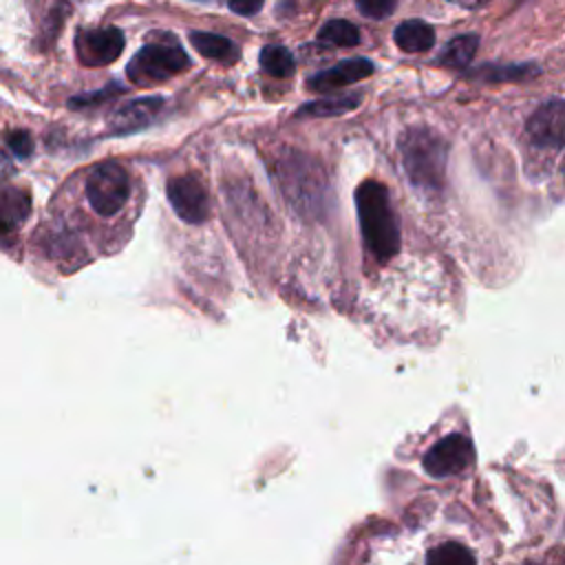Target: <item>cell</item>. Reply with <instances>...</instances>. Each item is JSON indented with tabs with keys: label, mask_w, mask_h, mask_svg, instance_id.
Here are the masks:
<instances>
[{
	"label": "cell",
	"mask_w": 565,
	"mask_h": 565,
	"mask_svg": "<svg viewBox=\"0 0 565 565\" xmlns=\"http://www.w3.org/2000/svg\"><path fill=\"white\" fill-rule=\"evenodd\" d=\"M355 210L366 249L386 263L399 252V223L386 188L380 181H362L355 190Z\"/></svg>",
	"instance_id": "obj_1"
},
{
	"label": "cell",
	"mask_w": 565,
	"mask_h": 565,
	"mask_svg": "<svg viewBox=\"0 0 565 565\" xmlns=\"http://www.w3.org/2000/svg\"><path fill=\"white\" fill-rule=\"evenodd\" d=\"M130 196L128 172L115 161L97 163L86 179V199L99 216H115Z\"/></svg>",
	"instance_id": "obj_3"
},
{
	"label": "cell",
	"mask_w": 565,
	"mask_h": 565,
	"mask_svg": "<svg viewBox=\"0 0 565 565\" xmlns=\"http://www.w3.org/2000/svg\"><path fill=\"white\" fill-rule=\"evenodd\" d=\"M31 212L26 192L15 188L0 190V234L15 230Z\"/></svg>",
	"instance_id": "obj_12"
},
{
	"label": "cell",
	"mask_w": 565,
	"mask_h": 565,
	"mask_svg": "<svg viewBox=\"0 0 565 565\" xmlns=\"http://www.w3.org/2000/svg\"><path fill=\"white\" fill-rule=\"evenodd\" d=\"M450 2L461 4V7H466V9H479V7H483L488 0H450Z\"/></svg>",
	"instance_id": "obj_24"
},
{
	"label": "cell",
	"mask_w": 565,
	"mask_h": 565,
	"mask_svg": "<svg viewBox=\"0 0 565 565\" xmlns=\"http://www.w3.org/2000/svg\"><path fill=\"white\" fill-rule=\"evenodd\" d=\"M190 44L210 60H234L238 57V49L232 40L218 33H207V31H192L190 33Z\"/></svg>",
	"instance_id": "obj_14"
},
{
	"label": "cell",
	"mask_w": 565,
	"mask_h": 565,
	"mask_svg": "<svg viewBox=\"0 0 565 565\" xmlns=\"http://www.w3.org/2000/svg\"><path fill=\"white\" fill-rule=\"evenodd\" d=\"M9 172H11V161H9V157L4 154V150L0 148V179H4Z\"/></svg>",
	"instance_id": "obj_23"
},
{
	"label": "cell",
	"mask_w": 565,
	"mask_h": 565,
	"mask_svg": "<svg viewBox=\"0 0 565 565\" xmlns=\"http://www.w3.org/2000/svg\"><path fill=\"white\" fill-rule=\"evenodd\" d=\"M190 66L188 53L177 44H146L128 64V77L137 86L157 84Z\"/></svg>",
	"instance_id": "obj_4"
},
{
	"label": "cell",
	"mask_w": 565,
	"mask_h": 565,
	"mask_svg": "<svg viewBox=\"0 0 565 565\" xmlns=\"http://www.w3.org/2000/svg\"><path fill=\"white\" fill-rule=\"evenodd\" d=\"M395 4H397V0H355L358 11L371 20L388 18L395 11Z\"/></svg>",
	"instance_id": "obj_20"
},
{
	"label": "cell",
	"mask_w": 565,
	"mask_h": 565,
	"mask_svg": "<svg viewBox=\"0 0 565 565\" xmlns=\"http://www.w3.org/2000/svg\"><path fill=\"white\" fill-rule=\"evenodd\" d=\"M7 146L18 159H26L33 154V137L26 130H11L7 132Z\"/></svg>",
	"instance_id": "obj_21"
},
{
	"label": "cell",
	"mask_w": 565,
	"mask_h": 565,
	"mask_svg": "<svg viewBox=\"0 0 565 565\" xmlns=\"http://www.w3.org/2000/svg\"><path fill=\"white\" fill-rule=\"evenodd\" d=\"M161 108H163V97H159V95H150V97L128 102L110 115L108 132L110 135L137 132L141 128H146Z\"/></svg>",
	"instance_id": "obj_10"
},
{
	"label": "cell",
	"mask_w": 565,
	"mask_h": 565,
	"mask_svg": "<svg viewBox=\"0 0 565 565\" xmlns=\"http://www.w3.org/2000/svg\"><path fill=\"white\" fill-rule=\"evenodd\" d=\"M525 132L536 148L561 150L565 146V102L550 99L527 119Z\"/></svg>",
	"instance_id": "obj_6"
},
{
	"label": "cell",
	"mask_w": 565,
	"mask_h": 565,
	"mask_svg": "<svg viewBox=\"0 0 565 565\" xmlns=\"http://www.w3.org/2000/svg\"><path fill=\"white\" fill-rule=\"evenodd\" d=\"M399 154L413 188L424 194H439L444 190L448 143L437 130L426 126L408 128L399 137Z\"/></svg>",
	"instance_id": "obj_2"
},
{
	"label": "cell",
	"mask_w": 565,
	"mask_h": 565,
	"mask_svg": "<svg viewBox=\"0 0 565 565\" xmlns=\"http://www.w3.org/2000/svg\"><path fill=\"white\" fill-rule=\"evenodd\" d=\"M318 42L327 46H355L360 42V31L349 20H329L318 31Z\"/></svg>",
	"instance_id": "obj_17"
},
{
	"label": "cell",
	"mask_w": 565,
	"mask_h": 565,
	"mask_svg": "<svg viewBox=\"0 0 565 565\" xmlns=\"http://www.w3.org/2000/svg\"><path fill=\"white\" fill-rule=\"evenodd\" d=\"M168 201L174 214L192 225L203 223L210 216V199L203 183L192 174H181L168 181L166 185Z\"/></svg>",
	"instance_id": "obj_5"
},
{
	"label": "cell",
	"mask_w": 565,
	"mask_h": 565,
	"mask_svg": "<svg viewBox=\"0 0 565 565\" xmlns=\"http://www.w3.org/2000/svg\"><path fill=\"white\" fill-rule=\"evenodd\" d=\"M530 565H547V563H530Z\"/></svg>",
	"instance_id": "obj_25"
},
{
	"label": "cell",
	"mask_w": 565,
	"mask_h": 565,
	"mask_svg": "<svg viewBox=\"0 0 565 565\" xmlns=\"http://www.w3.org/2000/svg\"><path fill=\"white\" fill-rule=\"evenodd\" d=\"M260 66L274 77H289L294 73V57L285 46L269 44L260 51Z\"/></svg>",
	"instance_id": "obj_18"
},
{
	"label": "cell",
	"mask_w": 565,
	"mask_h": 565,
	"mask_svg": "<svg viewBox=\"0 0 565 565\" xmlns=\"http://www.w3.org/2000/svg\"><path fill=\"white\" fill-rule=\"evenodd\" d=\"M479 46V38L475 33H463L452 38L437 55V62L444 66H452V68H461L468 66L477 53Z\"/></svg>",
	"instance_id": "obj_15"
},
{
	"label": "cell",
	"mask_w": 565,
	"mask_h": 565,
	"mask_svg": "<svg viewBox=\"0 0 565 565\" xmlns=\"http://www.w3.org/2000/svg\"><path fill=\"white\" fill-rule=\"evenodd\" d=\"M373 68H375L373 62L366 57H349V60L338 62L335 66L313 73L307 79V88L313 93H327L333 88H342V86H349L353 82L369 77L373 73Z\"/></svg>",
	"instance_id": "obj_9"
},
{
	"label": "cell",
	"mask_w": 565,
	"mask_h": 565,
	"mask_svg": "<svg viewBox=\"0 0 565 565\" xmlns=\"http://www.w3.org/2000/svg\"><path fill=\"white\" fill-rule=\"evenodd\" d=\"M360 102H362L360 93L320 97L316 102H309V104L300 106L296 117H335V115H344V113L358 108Z\"/></svg>",
	"instance_id": "obj_13"
},
{
	"label": "cell",
	"mask_w": 565,
	"mask_h": 565,
	"mask_svg": "<svg viewBox=\"0 0 565 565\" xmlns=\"http://www.w3.org/2000/svg\"><path fill=\"white\" fill-rule=\"evenodd\" d=\"M536 68L532 64H508V66H501V64H488L479 71H472L475 77H481V79H488V82H519V79H525L530 75H534Z\"/></svg>",
	"instance_id": "obj_19"
},
{
	"label": "cell",
	"mask_w": 565,
	"mask_h": 565,
	"mask_svg": "<svg viewBox=\"0 0 565 565\" xmlns=\"http://www.w3.org/2000/svg\"><path fill=\"white\" fill-rule=\"evenodd\" d=\"M77 55L84 64H110L124 51V33L117 26L88 29L77 35Z\"/></svg>",
	"instance_id": "obj_8"
},
{
	"label": "cell",
	"mask_w": 565,
	"mask_h": 565,
	"mask_svg": "<svg viewBox=\"0 0 565 565\" xmlns=\"http://www.w3.org/2000/svg\"><path fill=\"white\" fill-rule=\"evenodd\" d=\"M424 565H477V556L459 541H444L426 554Z\"/></svg>",
	"instance_id": "obj_16"
},
{
	"label": "cell",
	"mask_w": 565,
	"mask_h": 565,
	"mask_svg": "<svg viewBox=\"0 0 565 565\" xmlns=\"http://www.w3.org/2000/svg\"><path fill=\"white\" fill-rule=\"evenodd\" d=\"M393 40L406 53H422L435 44V31L424 20H404L395 26Z\"/></svg>",
	"instance_id": "obj_11"
},
{
	"label": "cell",
	"mask_w": 565,
	"mask_h": 565,
	"mask_svg": "<svg viewBox=\"0 0 565 565\" xmlns=\"http://www.w3.org/2000/svg\"><path fill=\"white\" fill-rule=\"evenodd\" d=\"M196 2H207V0H196Z\"/></svg>",
	"instance_id": "obj_26"
},
{
	"label": "cell",
	"mask_w": 565,
	"mask_h": 565,
	"mask_svg": "<svg viewBox=\"0 0 565 565\" xmlns=\"http://www.w3.org/2000/svg\"><path fill=\"white\" fill-rule=\"evenodd\" d=\"M472 457V444L463 435H448L424 455V468L433 477H448L468 468Z\"/></svg>",
	"instance_id": "obj_7"
},
{
	"label": "cell",
	"mask_w": 565,
	"mask_h": 565,
	"mask_svg": "<svg viewBox=\"0 0 565 565\" xmlns=\"http://www.w3.org/2000/svg\"><path fill=\"white\" fill-rule=\"evenodd\" d=\"M265 0H230V9L238 15H256L263 9Z\"/></svg>",
	"instance_id": "obj_22"
}]
</instances>
